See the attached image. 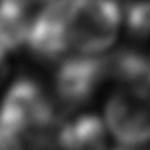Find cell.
Here are the masks:
<instances>
[{"instance_id": "6da1fadb", "label": "cell", "mask_w": 150, "mask_h": 150, "mask_svg": "<svg viewBox=\"0 0 150 150\" xmlns=\"http://www.w3.org/2000/svg\"><path fill=\"white\" fill-rule=\"evenodd\" d=\"M124 33L126 8L120 0H68L65 13L68 55H110Z\"/></svg>"}, {"instance_id": "7a4b0ae2", "label": "cell", "mask_w": 150, "mask_h": 150, "mask_svg": "<svg viewBox=\"0 0 150 150\" xmlns=\"http://www.w3.org/2000/svg\"><path fill=\"white\" fill-rule=\"evenodd\" d=\"M0 120L24 139L44 140L57 127V100L37 81L20 78L0 100Z\"/></svg>"}, {"instance_id": "3957f363", "label": "cell", "mask_w": 150, "mask_h": 150, "mask_svg": "<svg viewBox=\"0 0 150 150\" xmlns=\"http://www.w3.org/2000/svg\"><path fill=\"white\" fill-rule=\"evenodd\" d=\"M110 136L126 147L150 142V86L118 84L103 107Z\"/></svg>"}, {"instance_id": "277c9868", "label": "cell", "mask_w": 150, "mask_h": 150, "mask_svg": "<svg viewBox=\"0 0 150 150\" xmlns=\"http://www.w3.org/2000/svg\"><path fill=\"white\" fill-rule=\"evenodd\" d=\"M53 92L58 103L68 108L86 105L111 78L110 55H66L55 63Z\"/></svg>"}, {"instance_id": "5b68a950", "label": "cell", "mask_w": 150, "mask_h": 150, "mask_svg": "<svg viewBox=\"0 0 150 150\" xmlns=\"http://www.w3.org/2000/svg\"><path fill=\"white\" fill-rule=\"evenodd\" d=\"M108 131L105 120L92 113L74 115L55 131L58 150H108Z\"/></svg>"}, {"instance_id": "8992f818", "label": "cell", "mask_w": 150, "mask_h": 150, "mask_svg": "<svg viewBox=\"0 0 150 150\" xmlns=\"http://www.w3.org/2000/svg\"><path fill=\"white\" fill-rule=\"evenodd\" d=\"M39 4L40 0H0V49L15 53L26 47Z\"/></svg>"}, {"instance_id": "52a82bcc", "label": "cell", "mask_w": 150, "mask_h": 150, "mask_svg": "<svg viewBox=\"0 0 150 150\" xmlns=\"http://www.w3.org/2000/svg\"><path fill=\"white\" fill-rule=\"evenodd\" d=\"M24 137L0 120V150H26Z\"/></svg>"}, {"instance_id": "ba28073f", "label": "cell", "mask_w": 150, "mask_h": 150, "mask_svg": "<svg viewBox=\"0 0 150 150\" xmlns=\"http://www.w3.org/2000/svg\"><path fill=\"white\" fill-rule=\"evenodd\" d=\"M10 55L7 50L0 49V89L7 84L8 78L11 73V63H10Z\"/></svg>"}, {"instance_id": "9c48e42d", "label": "cell", "mask_w": 150, "mask_h": 150, "mask_svg": "<svg viewBox=\"0 0 150 150\" xmlns=\"http://www.w3.org/2000/svg\"><path fill=\"white\" fill-rule=\"evenodd\" d=\"M139 147H126V145H121L118 149H113V150H137Z\"/></svg>"}]
</instances>
